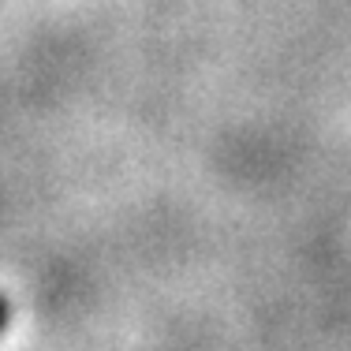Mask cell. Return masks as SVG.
Listing matches in <instances>:
<instances>
[{"instance_id":"6da1fadb","label":"cell","mask_w":351,"mask_h":351,"mask_svg":"<svg viewBox=\"0 0 351 351\" xmlns=\"http://www.w3.org/2000/svg\"><path fill=\"white\" fill-rule=\"evenodd\" d=\"M8 322H12V311H8V303H4V299H0V332L8 329Z\"/></svg>"}]
</instances>
